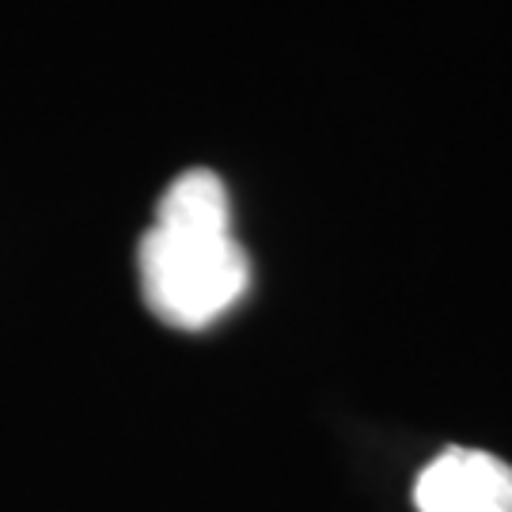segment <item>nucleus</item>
Returning a JSON list of instances; mask_svg holds the SVG:
<instances>
[{
  "label": "nucleus",
  "instance_id": "nucleus-1",
  "mask_svg": "<svg viewBox=\"0 0 512 512\" xmlns=\"http://www.w3.org/2000/svg\"><path fill=\"white\" fill-rule=\"evenodd\" d=\"M148 311L179 330L213 327L251 285V262L232 232V198L220 175L194 167L164 190L137 247Z\"/></svg>",
  "mask_w": 512,
  "mask_h": 512
},
{
  "label": "nucleus",
  "instance_id": "nucleus-2",
  "mask_svg": "<svg viewBox=\"0 0 512 512\" xmlns=\"http://www.w3.org/2000/svg\"><path fill=\"white\" fill-rule=\"evenodd\" d=\"M418 512H512V467L482 448H444L414 482Z\"/></svg>",
  "mask_w": 512,
  "mask_h": 512
}]
</instances>
